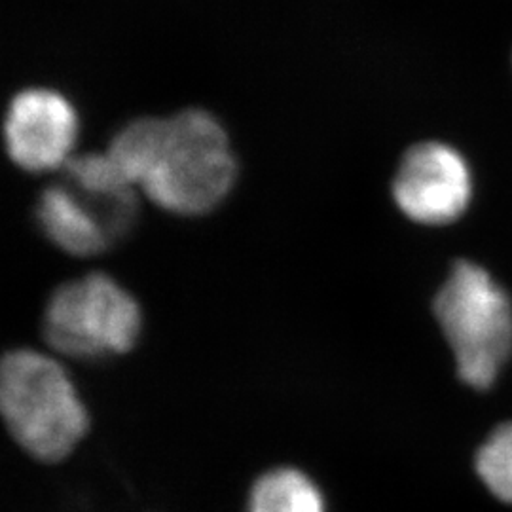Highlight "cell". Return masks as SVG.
I'll list each match as a JSON object with an SVG mask.
<instances>
[{
	"instance_id": "cell-1",
	"label": "cell",
	"mask_w": 512,
	"mask_h": 512,
	"mask_svg": "<svg viewBox=\"0 0 512 512\" xmlns=\"http://www.w3.org/2000/svg\"><path fill=\"white\" fill-rule=\"evenodd\" d=\"M109 156L158 207L183 217L215 209L238 175L226 131L205 110L135 120L114 137Z\"/></svg>"
},
{
	"instance_id": "cell-2",
	"label": "cell",
	"mask_w": 512,
	"mask_h": 512,
	"mask_svg": "<svg viewBox=\"0 0 512 512\" xmlns=\"http://www.w3.org/2000/svg\"><path fill=\"white\" fill-rule=\"evenodd\" d=\"M0 423L16 446L42 463L71 458L92 427L71 368L40 348L2 351Z\"/></svg>"
},
{
	"instance_id": "cell-3",
	"label": "cell",
	"mask_w": 512,
	"mask_h": 512,
	"mask_svg": "<svg viewBox=\"0 0 512 512\" xmlns=\"http://www.w3.org/2000/svg\"><path fill=\"white\" fill-rule=\"evenodd\" d=\"M145 308L107 274L61 283L40 310L37 348L65 363L128 355L143 338Z\"/></svg>"
},
{
	"instance_id": "cell-4",
	"label": "cell",
	"mask_w": 512,
	"mask_h": 512,
	"mask_svg": "<svg viewBox=\"0 0 512 512\" xmlns=\"http://www.w3.org/2000/svg\"><path fill=\"white\" fill-rule=\"evenodd\" d=\"M433 315L459 380L486 391L512 355V298L492 274L459 258L433 298Z\"/></svg>"
},
{
	"instance_id": "cell-5",
	"label": "cell",
	"mask_w": 512,
	"mask_h": 512,
	"mask_svg": "<svg viewBox=\"0 0 512 512\" xmlns=\"http://www.w3.org/2000/svg\"><path fill=\"white\" fill-rule=\"evenodd\" d=\"M35 217L44 236L61 251L99 255L133 226L137 198L133 188H92L63 177L40 194Z\"/></svg>"
},
{
	"instance_id": "cell-6",
	"label": "cell",
	"mask_w": 512,
	"mask_h": 512,
	"mask_svg": "<svg viewBox=\"0 0 512 512\" xmlns=\"http://www.w3.org/2000/svg\"><path fill=\"white\" fill-rule=\"evenodd\" d=\"M471 165L458 148L423 141L404 152L393 179V200L406 219L423 226L458 222L473 202Z\"/></svg>"
},
{
	"instance_id": "cell-7",
	"label": "cell",
	"mask_w": 512,
	"mask_h": 512,
	"mask_svg": "<svg viewBox=\"0 0 512 512\" xmlns=\"http://www.w3.org/2000/svg\"><path fill=\"white\" fill-rule=\"evenodd\" d=\"M78 114L73 103L55 90L19 92L6 112L4 139L12 162L31 173L52 171L73 158Z\"/></svg>"
},
{
	"instance_id": "cell-8",
	"label": "cell",
	"mask_w": 512,
	"mask_h": 512,
	"mask_svg": "<svg viewBox=\"0 0 512 512\" xmlns=\"http://www.w3.org/2000/svg\"><path fill=\"white\" fill-rule=\"evenodd\" d=\"M247 512H327V501L317 482L304 471L275 467L256 478Z\"/></svg>"
},
{
	"instance_id": "cell-9",
	"label": "cell",
	"mask_w": 512,
	"mask_h": 512,
	"mask_svg": "<svg viewBox=\"0 0 512 512\" xmlns=\"http://www.w3.org/2000/svg\"><path fill=\"white\" fill-rule=\"evenodd\" d=\"M475 467L490 494L512 505V421L490 433L476 452Z\"/></svg>"
}]
</instances>
